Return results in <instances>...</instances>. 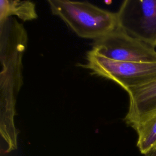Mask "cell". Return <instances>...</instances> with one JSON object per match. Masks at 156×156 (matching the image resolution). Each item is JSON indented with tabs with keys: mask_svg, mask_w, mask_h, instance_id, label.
<instances>
[{
	"mask_svg": "<svg viewBox=\"0 0 156 156\" xmlns=\"http://www.w3.org/2000/svg\"><path fill=\"white\" fill-rule=\"evenodd\" d=\"M27 34L13 17L0 23V134L7 144L6 152L18 147V130L15 125L17 95L23 84L22 58Z\"/></svg>",
	"mask_w": 156,
	"mask_h": 156,
	"instance_id": "cell-1",
	"label": "cell"
},
{
	"mask_svg": "<svg viewBox=\"0 0 156 156\" xmlns=\"http://www.w3.org/2000/svg\"><path fill=\"white\" fill-rule=\"evenodd\" d=\"M48 2L52 14L80 37L96 40L118 27L116 13L87 1L48 0Z\"/></svg>",
	"mask_w": 156,
	"mask_h": 156,
	"instance_id": "cell-2",
	"label": "cell"
},
{
	"mask_svg": "<svg viewBox=\"0 0 156 156\" xmlns=\"http://www.w3.org/2000/svg\"><path fill=\"white\" fill-rule=\"evenodd\" d=\"M83 65L93 74L114 81L127 91L156 79V63L121 62L105 58L92 49Z\"/></svg>",
	"mask_w": 156,
	"mask_h": 156,
	"instance_id": "cell-3",
	"label": "cell"
},
{
	"mask_svg": "<svg viewBox=\"0 0 156 156\" xmlns=\"http://www.w3.org/2000/svg\"><path fill=\"white\" fill-rule=\"evenodd\" d=\"M118 27L156 48V0H125L116 12Z\"/></svg>",
	"mask_w": 156,
	"mask_h": 156,
	"instance_id": "cell-4",
	"label": "cell"
},
{
	"mask_svg": "<svg viewBox=\"0 0 156 156\" xmlns=\"http://www.w3.org/2000/svg\"><path fill=\"white\" fill-rule=\"evenodd\" d=\"M92 50L116 61L156 63L155 48L130 37L118 27L96 40Z\"/></svg>",
	"mask_w": 156,
	"mask_h": 156,
	"instance_id": "cell-5",
	"label": "cell"
},
{
	"mask_svg": "<svg viewBox=\"0 0 156 156\" xmlns=\"http://www.w3.org/2000/svg\"><path fill=\"white\" fill-rule=\"evenodd\" d=\"M126 123L133 129L156 115V79L146 84L130 88Z\"/></svg>",
	"mask_w": 156,
	"mask_h": 156,
	"instance_id": "cell-6",
	"label": "cell"
},
{
	"mask_svg": "<svg viewBox=\"0 0 156 156\" xmlns=\"http://www.w3.org/2000/svg\"><path fill=\"white\" fill-rule=\"evenodd\" d=\"M12 16L24 21L35 20L37 18L35 4L29 1L1 0L0 22Z\"/></svg>",
	"mask_w": 156,
	"mask_h": 156,
	"instance_id": "cell-7",
	"label": "cell"
},
{
	"mask_svg": "<svg viewBox=\"0 0 156 156\" xmlns=\"http://www.w3.org/2000/svg\"><path fill=\"white\" fill-rule=\"evenodd\" d=\"M133 129L138 135L136 146L141 154L146 155L156 151V115Z\"/></svg>",
	"mask_w": 156,
	"mask_h": 156,
	"instance_id": "cell-8",
	"label": "cell"
},
{
	"mask_svg": "<svg viewBox=\"0 0 156 156\" xmlns=\"http://www.w3.org/2000/svg\"><path fill=\"white\" fill-rule=\"evenodd\" d=\"M144 156H156V151L155 152H150L147 154L144 155Z\"/></svg>",
	"mask_w": 156,
	"mask_h": 156,
	"instance_id": "cell-9",
	"label": "cell"
}]
</instances>
